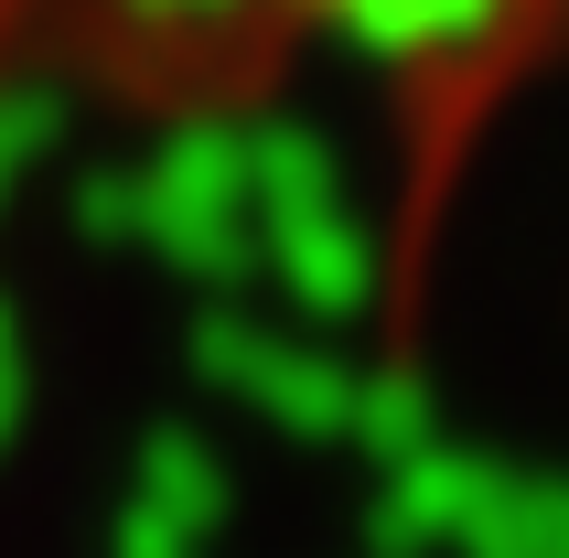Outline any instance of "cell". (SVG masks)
Segmentation results:
<instances>
[{"label": "cell", "mask_w": 569, "mask_h": 558, "mask_svg": "<svg viewBox=\"0 0 569 558\" xmlns=\"http://www.w3.org/2000/svg\"><path fill=\"white\" fill-rule=\"evenodd\" d=\"M0 32L129 108H248L312 76L483 97L569 43V0H0Z\"/></svg>", "instance_id": "6da1fadb"}]
</instances>
